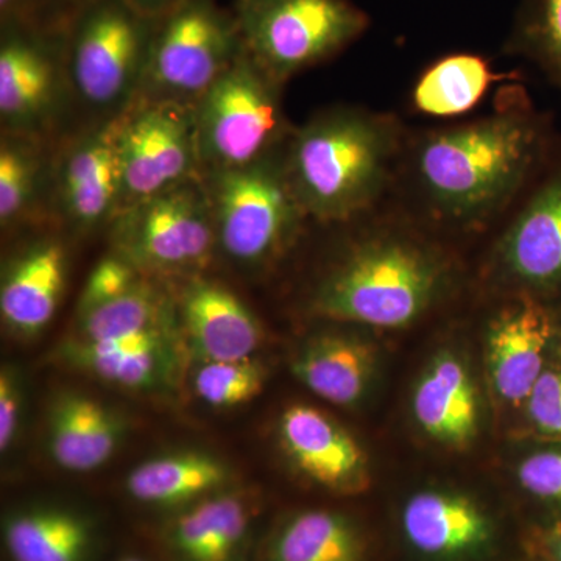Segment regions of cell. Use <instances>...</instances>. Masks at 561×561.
<instances>
[{
  "mask_svg": "<svg viewBox=\"0 0 561 561\" xmlns=\"http://www.w3.org/2000/svg\"><path fill=\"white\" fill-rule=\"evenodd\" d=\"M180 313L203 360L251 359L260 348V321L234 291L217 280L191 276L180 297Z\"/></svg>",
  "mask_w": 561,
  "mask_h": 561,
  "instance_id": "cell-15",
  "label": "cell"
},
{
  "mask_svg": "<svg viewBox=\"0 0 561 561\" xmlns=\"http://www.w3.org/2000/svg\"><path fill=\"white\" fill-rule=\"evenodd\" d=\"M121 122L122 116L94 122L51 161L50 213L70 230L90 232L110 227L119 214Z\"/></svg>",
  "mask_w": 561,
  "mask_h": 561,
  "instance_id": "cell-12",
  "label": "cell"
},
{
  "mask_svg": "<svg viewBox=\"0 0 561 561\" xmlns=\"http://www.w3.org/2000/svg\"><path fill=\"white\" fill-rule=\"evenodd\" d=\"M22 408L20 378L11 367L0 373V449L9 451L11 443L16 438Z\"/></svg>",
  "mask_w": 561,
  "mask_h": 561,
  "instance_id": "cell-36",
  "label": "cell"
},
{
  "mask_svg": "<svg viewBox=\"0 0 561 561\" xmlns=\"http://www.w3.org/2000/svg\"><path fill=\"white\" fill-rule=\"evenodd\" d=\"M512 47L538 62L561 90V0H526Z\"/></svg>",
  "mask_w": 561,
  "mask_h": 561,
  "instance_id": "cell-30",
  "label": "cell"
},
{
  "mask_svg": "<svg viewBox=\"0 0 561 561\" xmlns=\"http://www.w3.org/2000/svg\"><path fill=\"white\" fill-rule=\"evenodd\" d=\"M541 146L526 111L496 114L434 133L416 151V173L432 208L446 219L478 221L522 187Z\"/></svg>",
  "mask_w": 561,
  "mask_h": 561,
  "instance_id": "cell-1",
  "label": "cell"
},
{
  "mask_svg": "<svg viewBox=\"0 0 561 561\" xmlns=\"http://www.w3.org/2000/svg\"><path fill=\"white\" fill-rule=\"evenodd\" d=\"M51 158L44 138L2 133L0 138V227L11 230L38 213L50 195Z\"/></svg>",
  "mask_w": 561,
  "mask_h": 561,
  "instance_id": "cell-26",
  "label": "cell"
},
{
  "mask_svg": "<svg viewBox=\"0 0 561 561\" xmlns=\"http://www.w3.org/2000/svg\"><path fill=\"white\" fill-rule=\"evenodd\" d=\"M81 341L103 342L169 330V301L146 276L130 291L79 316Z\"/></svg>",
  "mask_w": 561,
  "mask_h": 561,
  "instance_id": "cell-29",
  "label": "cell"
},
{
  "mask_svg": "<svg viewBox=\"0 0 561 561\" xmlns=\"http://www.w3.org/2000/svg\"><path fill=\"white\" fill-rule=\"evenodd\" d=\"M125 435L116 412L80 393H62L51 404L47 446L62 470H98L113 457Z\"/></svg>",
  "mask_w": 561,
  "mask_h": 561,
  "instance_id": "cell-19",
  "label": "cell"
},
{
  "mask_svg": "<svg viewBox=\"0 0 561 561\" xmlns=\"http://www.w3.org/2000/svg\"><path fill=\"white\" fill-rule=\"evenodd\" d=\"M117 157L119 213L181 181L201 176L194 108L136 102L122 114Z\"/></svg>",
  "mask_w": 561,
  "mask_h": 561,
  "instance_id": "cell-10",
  "label": "cell"
},
{
  "mask_svg": "<svg viewBox=\"0 0 561 561\" xmlns=\"http://www.w3.org/2000/svg\"><path fill=\"white\" fill-rule=\"evenodd\" d=\"M242 54L232 11L216 0H183L157 20L136 102L194 108Z\"/></svg>",
  "mask_w": 561,
  "mask_h": 561,
  "instance_id": "cell-7",
  "label": "cell"
},
{
  "mask_svg": "<svg viewBox=\"0 0 561 561\" xmlns=\"http://www.w3.org/2000/svg\"><path fill=\"white\" fill-rule=\"evenodd\" d=\"M284 146L242 168L202 173L216 253L243 268H261L289 249L308 216L289 175Z\"/></svg>",
  "mask_w": 561,
  "mask_h": 561,
  "instance_id": "cell-5",
  "label": "cell"
},
{
  "mask_svg": "<svg viewBox=\"0 0 561 561\" xmlns=\"http://www.w3.org/2000/svg\"><path fill=\"white\" fill-rule=\"evenodd\" d=\"M202 173L242 168L290 136L280 84L243 51L194 106Z\"/></svg>",
  "mask_w": 561,
  "mask_h": 561,
  "instance_id": "cell-8",
  "label": "cell"
},
{
  "mask_svg": "<svg viewBox=\"0 0 561 561\" xmlns=\"http://www.w3.org/2000/svg\"><path fill=\"white\" fill-rule=\"evenodd\" d=\"M3 538L13 561H84L92 527L84 516L66 508H33L10 516Z\"/></svg>",
  "mask_w": 561,
  "mask_h": 561,
  "instance_id": "cell-25",
  "label": "cell"
},
{
  "mask_svg": "<svg viewBox=\"0 0 561 561\" xmlns=\"http://www.w3.org/2000/svg\"><path fill=\"white\" fill-rule=\"evenodd\" d=\"M524 405L538 434L561 438V359L548 362Z\"/></svg>",
  "mask_w": 561,
  "mask_h": 561,
  "instance_id": "cell-33",
  "label": "cell"
},
{
  "mask_svg": "<svg viewBox=\"0 0 561 561\" xmlns=\"http://www.w3.org/2000/svg\"><path fill=\"white\" fill-rule=\"evenodd\" d=\"M124 2L128 3L133 10L138 11L142 16L150 18V20H160L169 11L180 5L183 0H124Z\"/></svg>",
  "mask_w": 561,
  "mask_h": 561,
  "instance_id": "cell-38",
  "label": "cell"
},
{
  "mask_svg": "<svg viewBox=\"0 0 561 561\" xmlns=\"http://www.w3.org/2000/svg\"><path fill=\"white\" fill-rule=\"evenodd\" d=\"M394 157V133L379 117L332 110L291 130L287 175L306 216L348 220L381 194Z\"/></svg>",
  "mask_w": 561,
  "mask_h": 561,
  "instance_id": "cell-2",
  "label": "cell"
},
{
  "mask_svg": "<svg viewBox=\"0 0 561 561\" xmlns=\"http://www.w3.org/2000/svg\"><path fill=\"white\" fill-rule=\"evenodd\" d=\"M518 479L534 496L561 505V449L530 454L519 465Z\"/></svg>",
  "mask_w": 561,
  "mask_h": 561,
  "instance_id": "cell-34",
  "label": "cell"
},
{
  "mask_svg": "<svg viewBox=\"0 0 561 561\" xmlns=\"http://www.w3.org/2000/svg\"><path fill=\"white\" fill-rule=\"evenodd\" d=\"M364 541L341 513L309 511L294 516L273 541V561H362Z\"/></svg>",
  "mask_w": 561,
  "mask_h": 561,
  "instance_id": "cell-27",
  "label": "cell"
},
{
  "mask_svg": "<svg viewBox=\"0 0 561 561\" xmlns=\"http://www.w3.org/2000/svg\"><path fill=\"white\" fill-rule=\"evenodd\" d=\"M65 247L39 239L10 261L0 287V313L18 334L33 335L54 319L66 284Z\"/></svg>",
  "mask_w": 561,
  "mask_h": 561,
  "instance_id": "cell-17",
  "label": "cell"
},
{
  "mask_svg": "<svg viewBox=\"0 0 561 561\" xmlns=\"http://www.w3.org/2000/svg\"><path fill=\"white\" fill-rule=\"evenodd\" d=\"M556 321L542 302L524 297L493 320L486 339V368L494 393L511 405L526 404L548 365Z\"/></svg>",
  "mask_w": 561,
  "mask_h": 561,
  "instance_id": "cell-14",
  "label": "cell"
},
{
  "mask_svg": "<svg viewBox=\"0 0 561 561\" xmlns=\"http://www.w3.org/2000/svg\"><path fill=\"white\" fill-rule=\"evenodd\" d=\"M157 20L124 0H94L62 36L68 95L94 116L119 117L138 99Z\"/></svg>",
  "mask_w": 561,
  "mask_h": 561,
  "instance_id": "cell-4",
  "label": "cell"
},
{
  "mask_svg": "<svg viewBox=\"0 0 561 561\" xmlns=\"http://www.w3.org/2000/svg\"><path fill=\"white\" fill-rule=\"evenodd\" d=\"M265 371L260 362L203 360L195 373L194 389L210 408H236L256 398L264 387Z\"/></svg>",
  "mask_w": 561,
  "mask_h": 561,
  "instance_id": "cell-31",
  "label": "cell"
},
{
  "mask_svg": "<svg viewBox=\"0 0 561 561\" xmlns=\"http://www.w3.org/2000/svg\"><path fill=\"white\" fill-rule=\"evenodd\" d=\"M230 472L205 453H173L154 457L128 474L127 491L142 504L171 505L205 500L228 482Z\"/></svg>",
  "mask_w": 561,
  "mask_h": 561,
  "instance_id": "cell-24",
  "label": "cell"
},
{
  "mask_svg": "<svg viewBox=\"0 0 561 561\" xmlns=\"http://www.w3.org/2000/svg\"><path fill=\"white\" fill-rule=\"evenodd\" d=\"M68 353L84 370L125 389L157 387L172 367L169 330L116 341H80L69 345Z\"/></svg>",
  "mask_w": 561,
  "mask_h": 561,
  "instance_id": "cell-22",
  "label": "cell"
},
{
  "mask_svg": "<svg viewBox=\"0 0 561 561\" xmlns=\"http://www.w3.org/2000/svg\"><path fill=\"white\" fill-rule=\"evenodd\" d=\"M442 262L420 243L378 238L360 243L321 283L313 311L373 328L408 327L440 290Z\"/></svg>",
  "mask_w": 561,
  "mask_h": 561,
  "instance_id": "cell-3",
  "label": "cell"
},
{
  "mask_svg": "<svg viewBox=\"0 0 561 561\" xmlns=\"http://www.w3.org/2000/svg\"><path fill=\"white\" fill-rule=\"evenodd\" d=\"M375 365L370 343L348 334H321L306 343L291 370L321 400L353 405L368 389Z\"/></svg>",
  "mask_w": 561,
  "mask_h": 561,
  "instance_id": "cell-20",
  "label": "cell"
},
{
  "mask_svg": "<svg viewBox=\"0 0 561 561\" xmlns=\"http://www.w3.org/2000/svg\"><path fill=\"white\" fill-rule=\"evenodd\" d=\"M114 253L142 275H191L216 254V232L202 176L128 206L110 225Z\"/></svg>",
  "mask_w": 561,
  "mask_h": 561,
  "instance_id": "cell-9",
  "label": "cell"
},
{
  "mask_svg": "<svg viewBox=\"0 0 561 561\" xmlns=\"http://www.w3.org/2000/svg\"><path fill=\"white\" fill-rule=\"evenodd\" d=\"M122 561H146V560L138 559V557H128V559H124Z\"/></svg>",
  "mask_w": 561,
  "mask_h": 561,
  "instance_id": "cell-40",
  "label": "cell"
},
{
  "mask_svg": "<svg viewBox=\"0 0 561 561\" xmlns=\"http://www.w3.org/2000/svg\"><path fill=\"white\" fill-rule=\"evenodd\" d=\"M27 25V0H0V31Z\"/></svg>",
  "mask_w": 561,
  "mask_h": 561,
  "instance_id": "cell-37",
  "label": "cell"
},
{
  "mask_svg": "<svg viewBox=\"0 0 561 561\" xmlns=\"http://www.w3.org/2000/svg\"><path fill=\"white\" fill-rule=\"evenodd\" d=\"M232 13L243 51L280 87L341 54L370 24L351 0H236Z\"/></svg>",
  "mask_w": 561,
  "mask_h": 561,
  "instance_id": "cell-6",
  "label": "cell"
},
{
  "mask_svg": "<svg viewBox=\"0 0 561 561\" xmlns=\"http://www.w3.org/2000/svg\"><path fill=\"white\" fill-rule=\"evenodd\" d=\"M94 0H27V25L51 36H65L73 20Z\"/></svg>",
  "mask_w": 561,
  "mask_h": 561,
  "instance_id": "cell-35",
  "label": "cell"
},
{
  "mask_svg": "<svg viewBox=\"0 0 561 561\" xmlns=\"http://www.w3.org/2000/svg\"><path fill=\"white\" fill-rule=\"evenodd\" d=\"M146 278L124 256L117 253H111L103 257L92 268L91 275L88 276L83 291L80 295L79 316L99 308L111 300L122 297V295L130 291L133 287L138 286L140 280Z\"/></svg>",
  "mask_w": 561,
  "mask_h": 561,
  "instance_id": "cell-32",
  "label": "cell"
},
{
  "mask_svg": "<svg viewBox=\"0 0 561 561\" xmlns=\"http://www.w3.org/2000/svg\"><path fill=\"white\" fill-rule=\"evenodd\" d=\"M66 98L62 36L28 27L0 31L2 133L44 138Z\"/></svg>",
  "mask_w": 561,
  "mask_h": 561,
  "instance_id": "cell-11",
  "label": "cell"
},
{
  "mask_svg": "<svg viewBox=\"0 0 561 561\" xmlns=\"http://www.w3.org/2000/svg\"><path fill=\"white\" fill-rule=\"evenodd\" d=\"M551 553L553 561H561V535L553 538Z\"/></svg>",
  "mask_w": 561,
  "mask_h": 561,
  "instance_id": "cell-39",
  "label": "cell"
},
{
  "mask_svg": "<svg viewBox=\"0 0 561 561\" xmlns=\"http://www.w3.org/2000/svg\"><path fill=\"white\" fill-rule=\"evenodd\" d=\"M505 273L531 289L561 286V168L524 206L501 242Z\"/></svg>",
  "mask_w": 561,
  "mask_h": 561,
  "instance_id": "cell-16",
  "label": "cell"
},
{
  "mask_svg": "<svg viewBox=\"0 0 561 561\" xmlns=\"http://www.w3.org/2000/svg\"><path fill=\"white\" fill-rule=\"evenodd\" d=\"M250 526V508L241 496L216 494L181 513L169 531L180 561H230Z\"/></svg>",
  "mask_w": 561,
  "mask_h": 561,
  "instance_id": "cell-23",
  "label": "cell"
},
{
  "mask_svg": "<svg viewBox=\"0 0 561 561\" xmlns=\"http://www.w3.org/2000/svg\"><path fill=\"white\" fill-rule=\"evenodd\" d=\"M413 416L434 440L465 448L479 427V401L471 373L453 353H440L416 386Z\"/></svg>",
  "mask_w": 561,
  "mask_h": 561,
  "instance_id": "cell-18",
  "label": "cell"
},
{
  "mask_svg": "<svg viewBox=\"0 0 561 561\" xmlns=\"http://www.w3.org/2000/svg\"><path fill=\"white\" fill-rule=\"evenodd\" d=\"M284 451L312 482L339 494H356L370 483L368 459L345 427L312 405L295 404L279 421Z\"/></svg>",
  "mask_w": 561,
  "mask_h": 561,
  "instance_id": "cell-13",
  "label": "cell"
},
{
  "mask_svg": "<svg viewBox=\"0 0 561 561\" xmlns=\"http://www.w3.org/2000/svg\"><path fill=\"white\" fill-rule=\"evenodd\" d=\"M493 81L489 62L472 54H454L432 65L413 91L421 113L448 117L478 105Z\"/></svg>",
  "mask_w": 561,
  "mask_h": 561,
  "instance_id": "cell-28",
  "label": "cell"
},
{
  "mask_svg": "<svg viewBox=\"0 0 561 561\" xmlns=\"http://www.w3.org/2000/svg\"><path fill=\"white\" fill-rule=\"evenodd\" d=\"M402 527L409 541L430 556H457L489 540L490 526L468 497L445 491H421L405 504Z\"/></svg>",
  "mask_w": 561,
  "mask_h": 561,
  "instance_id": "cell-21",
  "label": "cell"
}]
</instances>
